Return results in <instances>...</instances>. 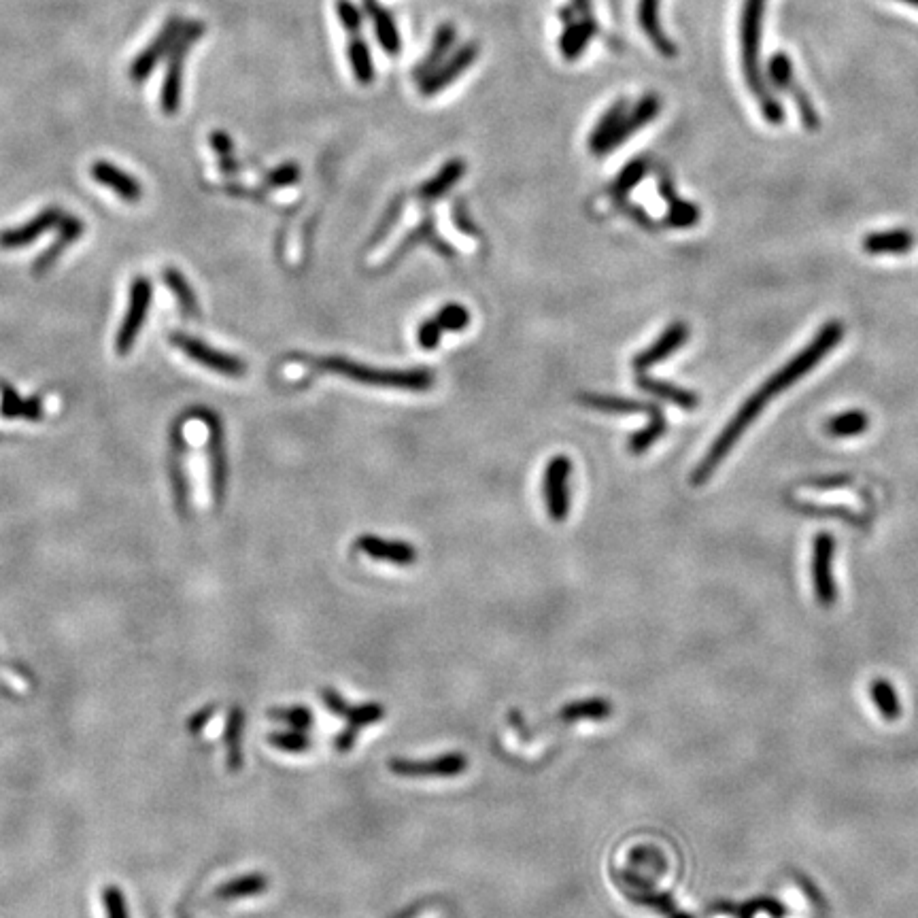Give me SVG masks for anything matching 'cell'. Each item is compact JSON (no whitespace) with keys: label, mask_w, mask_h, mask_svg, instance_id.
<instances>
[{"label":"cell","mask_w":918,"mask_h":918,"mask_svg":"<svg viewBox=\"0 0 918 918\" xmlns=\"http://www.w3.org/2000/svg\"><path fill=\"white\" fill-rule=\"evenodd\" d=\"M768 0H744L742 7V20H740V49H742V71L748 83V90L759 102V109L765 117V122L778 126L785 122V109L778 105L776 98L765 85L759 66V43H761V26H763V13Z\"/></svg>","instance_id":"1"},{"label":"cell","mask_w":918,"mask_h":918,"mask_svg":"<svg viewBox=\"0 0 918 918\" xmlns=\"http://www.w3.org/2000/svg\"><path fill=\"white\" fill-rule=\"evenodd\" d=\"M315 368L326 370L338 377L351 379L362 385L374 387H394V389H408V391H428L434 385V372L428 368H413V370H383L372 368L366 364H357L347 360V357H321V360L311 362Z\"/></svg>","instance_id":"2"},{"label":"cell","mask_w":918,"mask_h":918,"mask_svg":"<svg viewBox=\"0 0 918 918\" xmlns=\"http://www.w3.org/2000/svg\"><path fill=\"white\" fill-rule=\"evenodd\" d=\"M842 338H844L842 321L838 319L827 321L825 326L819 330V334H816L802 351L795 353L785 366L776 370L772 377L761 385L765 396L772 400L780 396L782 391H787L791 385H795L799 379H804L814 366H819L825 360V355L829 351H833L842 343Z\"/></svg>","instance_id":"3"},{"label":"cell","mask_w":918,"mask_h":918,"mask_svg":"<svg viewBox=\"0 0 918 918\" xmlns=\"http://www.w3.org/2000/svg\"><path fill=\"white\" fill-rule=\"evenodd\" d=\"M768 402H770V398L765 396V391L761 387L755 391L751 398H746L742 402V406L738 408L736 415L727 421V425L721 430V434L714 438V442L708 447L702 462L697 464L695 470L691 472V485L693 487H702V485H706L710 481V476L714 474V470H717L723 464V459L727 457V453L736 447V442L742 438V434L748 428H751L753 421L763 413V408L768 406Z\"/></svg>","instance_id":"4"},{"label":"cell","mask_w":918,"mask_h":918,"mask_svg":"<svg viewBox=\"0 0 918 918\" xmlns=\"http://www.w3.org/2000/svg\"><path fill=\"white\" fill-rule=\"evenodd\" d=\"M204 32H207V24H202L200 20H185L179 37L173 45V49L168 51V66H166V75L162 83V111L166 115H173L179 111L181 105V90H183V66L187 56H190V49L194 43H198Z\"/></svg>","instance_id":"5"},{"label":"cell","mask_w":918,"mask_h":918,"mask_svg":"<svg viewBox=\"0 0 918 918\" xmlns=\"http://www.w3.org/2000/svg\"><path fill=\"white\" fill-rule=\"evenodd\" d=\"M323 702H326V706L336 714V717H345L349 721L345 734H340L338 740H336V751L338 753H349L357 734H360V729L364 725H372V723L381 721L383 714H385L381 704H364V706L353 708L332 689L323 691Z\"/></svg>","instance_id":"6"},{"label":"cell","mask_w":918,"mask_h":918,"mask_svg":"<svg viewBox=\"0 0 918 918\" xmlns=\"http://www.w3.org/2000/svg\"><path fill=\"white\" fill-rule=\"evenodd\" d=\"M185 20L181 15H168L166 17V22L162 24V28L158 30L156 37L151 39V43L141 51L139 56H136L130 64V79L134 83H141L145 81L151 73H153V68H156L166 56H168V51L173 49L177 37H179V32L183 28Z\"/></svg>","instance_id":"7"},{"label":"cell","mask_w":918,"mask_h":918,"mask_svg":"<svg viewBox=\"0 0 918 918\" xmlns=\"http://www.w3.org/2000/svg\"><path fill=\"white\" fill-rule=\"evenodd\" d=\"M570 476L572 462L566 455H555L544 468V500H547L549 517L557 523L566 521L570 513Z\"/></svg>","instance_id":"8"},{"label":"cell","mask_w":918,"mask_h":918,"mask_svg":"<svg viewBox=\"0 0 918 918\" xmlns=\"http://www.w3.org/2000/svg\"><path fill=\"white\" fill-rule=\"evenodd\" d=\"M833 555H836V542L829 534L814 536L812 542V585L816 600L821 606H831L838 600L836 578H833Z\"/></svg>","instance_id":"9"},{"label":"cell","mask_w":918,"mask_h":918,"mask_svg":"<svg viewBox=\"0 0 918 918\" xmlns=\"http://www.w3.org/2000/svg\"><path fill=\"white\" fill-rule=\"evenodd\" d=\"M476 58H479V45L466 43L455 49L453 54L442 60L430 75H425L419 81L421 96H434L442 90H447L457 77H462L468 71Z\"/></svg>","instance_id":"10"},{"label":"cell","mask_w":918,"mask_h":918,"mask_svg":"<svg viewBox=\"0 0 918 918\" xmlns=\"http://www.w3.org/2000/svg\"><path fill=\"white\" fill-rule=\"evenodd\" d=\"M173 345L179 347L187 357H192L194 362L207 366L209 370H215L224 377H243L247 372V364L243 360H238L234 355L221 353L217 349H211L209 345L200 343V340L185 336V334H173Z\"/></svg>","instance_id":"11"},{"label":"cell","mask_w":918,"mask_h":918,"mask_svg":"<svg viewBox=\"0 0 918 918\" xmlns=\"http://www.w3.org/2000/svg\"><path fill=\"white\" fill-rule=\"evenodd\" d=\"M468 323H470V313L464 304H457V302H451L447 306H442V309L430 317V319H425L419 330H417V340H419V347L423 349H436L440 345V338L442 334H447V332H462L468 328Z\"/></svg>","instance_id":"12"},{"label":"cell","mask_w":918,"mask_h":918,"mask_svg":"<svg viewBox=\"0 0 918 918\" xmlns=\"http://www.w3.org/2000/svg\"><path fill=\"white\" fill-rule=\"evenodd\" d=\"M149 302H151V285H149V281L147 279H136L132 283L128 313L124 317V323H122V328H119L117 340H115V351L119 355H126L132 349L134 340H136V336H139V332L143 328V321L147 317Z\"/></svg>","instance_id":"13"},{"label":"cell","mask_w":918,"mask_h":918,"mask_svg":"<svg viewBox=\"0 0 918 918\" xmlns=\"http://www.w3.org/2000/svg\"><path fill=\"white\" fill-rule=\"evenodd\" d=\"M389 770L398 776H457L468 770V759L462 753H449L430 761L391 759Z\"/></svg>","instance_id":"14"},{"label":"cell","mask_w":918,"mask_h":918,"mask_svg":"<svg viewBox=\"0 0 918 918\" xmlns=\"http://www.w3.org/2000/svg\"><path fill=\"white\" fill-rule=\"evenodd\" d=\"M687 340H689V326H687V323L685 321H674L672 326L666 332H663L649 349L640 351L634 357V362H632L634 370L636 372H644V370L653 368L655 364H661L663 360H668L672 353H676L680 347H685Z\"/></svg>","instance_id":"15"},{"label":"cell","mask_w":918,"mask_h":918,"mask_svg":"<svg viewBox=\"0 0 918 918\" xmlns=\"http://www.w3.org/2000/svg\"><path fill=\"white\" fill-rule=\"evenodd\" d=\"M355 547L370 559L387 561L394 566H413L417 561V549L413 544L400 540H385L381 536L364 534L355 540Z\"/></svg>","instance_id":"16"},{"label":"cell","mask_w":918,"mask_h":918,"mask_svg":"<svg viewBox=\"0 0 918 918\" xmlns=\"http://www.w3.org/2000/svg\"><path fill=\"white\" fill-rule=\"evenodd\" d=\"M661 109V102L655 94H649V96H644L640 98L638 105L625 113V117L621 119V124L617 126L615 134H612V139H610V145H608V151L610 149H617L619 145H623L627 139H632V134H636L640 128H644L646 124H651L653 119L657 117Z\"/></svg>","instance_id":"17"},{"label":"cell","mask_w":918,"mask_h":918,"mask_svg":"<svg viewBox=\"0 0 918 918\" xmlns=\"http://www.w3.org/2000/svg\"><path fill=\"white\" fill-rule=\"evenodd\" d=\"M92 177L94 181H98L100 185H107L109 190H113L117 196H122L124 200L128 202H136L141 196H143V190H141V183L136 181L134 177L126 175L122 168H117L109 162H94L92 164Z\"/></svg>","instance_id":"18"},{"label":"cell","mask_w":918,"mask_h":918,"mask_svg":"<svg viewBox=\"0 0 918 918\" xmlns=\"http://www.w3.org/2000/svg\"><path fill=\"white\" fill-rule=\"evenodd\" d=\"M638 24L661 56H676V47L666 37V32H663L659 22V0H638Z\"/></svg>","instance_id":"19"},{"label":"cell","mask_w":918,"mask_h":918,"mask_svg":"<svg viewBox=\"0 0 918 918\" xmlns=\"http://www.w3.org/2000/svg\"><path fill=\"white\" fill-rule=\"evenodd\" d=\"M364 9L370 17V22L374 26V34H377V41L383 47L387 56H398L400 54V32L394 22V17L387 9H383L377 0H364Z\"/></svg>","instance_id":"20"},{"label":"cell","mask_w":918,"mask_h":918,"mask_svg":"<svg viewBox=\"0 0 918 918\" xmlns=\"http://www.w3.org/2000/svg\"><path fill=\"white\" fill-rule=\"evenodd\" d=\"M60 219H62V213L58 209H49V211L41 213L39 217H34L32 221H28L26 226L15 228V230H7V232L0 234V247H5V249L24 247V245L32 243L34 238H39L43 232L54 228Z\"/></svg>","instance_id":"21"},{"label":"cell","mask_w":918,"mask_h":918,"mask_svg":"<svg viewBox=\"0 0 918 918\" xmlns=\"http://www.w3.org/2000/svg\"><path fill=\"white\" fill-rule=\"evenodd\" d=\"M861 247L870 255H884V253H908L914 247V234L910 230L897 228V230H882L863 236Z\"/></svg>","instance_id":"22"},{"label":"cell","mask_w":918,"mask_h":918,"mask_svg":"<svg viewBox=\"0 0 918 918\" xmlns=\"http://www.w3.org/2000/svg\"><path fill=\"white\" fill-rule=\"evenodd\" d=\"M636 385L640 389H644L646 394H653L657 398L668 400V402L676 404L678 408H683V411H693L695 406H700V396L693 394V391L683 389V387H676L672 383H663V381L651 379V377H646L644 372H638Z\"/></svg>","instance_id":"23"},{"label":"cell","mask_w":918,"mask_h":918,"mask_svg":"<svg viewBox=\"0 0 918 918\" xmlns=\"http://www.w3.org/2000/svg\"><path fill=\"white\" fill-rule=\"evenodd\" d=\"M598 32V24H595L591 17H583V20H576L566 26L564 34L559 39V51L561 56L566 60H576L581 58L585 47L593 39V34Z\"/></svg>","instance_id":"24"},{"label":"cell","mask_w":918,"mask_h":918,"mask_svg":"<svg viewBox=\"0 0 918 918\" xmlns=\"http://www.w3.org/2000/svg\"><path fill=\"white\" fill-rule=\"evenodd\" d=\"M625 113H627V100H617L615 105L608 107V111L600 117L598 126L591 130V136H589L591 153H595V156H604V153H608V145H610L612 134H615L617 126L621 124V119L625 117Z\"/></svg>","instance_id":"25"},{"label":"cell","mask_w":918,"mask_h":918,"mask_svg":"<svg viewBox=\"0 0 918 918\" xmlns=\"http://www.w3.org/2000/svg\"><path fill=\"white\" fill-rule=\"evenodd\" d=\"M455 37H457V32H455L453 24H442V26H438V30H436V34H434V41H432V45H430V51H428V54L423 56V60L415 66V73H413L415 79L421 81L425 75H430V73L434 71V68L449 56V51H451V47H453V43H455Z\"/></svg>","instance_id":"26"},{"label":"cell","mask_w":918,"mask_h":918,"mask_svg":"<svg viewBox=\"0 0 918 918\" xmlns=\"http://www.w3.org/2000/svg\"><path fill=\"white\" fill-rule=\"evenodd\" d=\"M581 400L589 408H595V411H602V413H642V415H649V417L661 413V408L657 404H644V402H638V400L617 398V396L583 394Z\"/></svg>","instance_id":"27"},{"label":"cell","mask_w":918,"mask_h":918,"mask_svg":"<svg viewBox=\"0 0 918 918\" xmlns=\"http://www.w3.org/2000/svg\"><path fill=\"white\" fill-rule=\"evenodd\" d=\"M464 173H466L464 160H449L428 183H423L419 187V196L425 200H436L440 196H445L451 187L464 177Z\"/></svg>","instance_id":"28"},{"label":"cell","mask_w":918,"mask_h":918,"mask_svg":"<svg viewBox=\"0 0 918 918\" xmlns=\"http://www.w3.org/2000/svg\"><path fill=\"white\" fill-rule=\"evenodd\" d=\"M661 196L670 202V213H668V226L672 228H691L700 221V209L695 207L691 202H685L676 198L672 185L668 181H661Z\"/></svg>","instance_id":"29"},{"label":"cell","mask_w":918,"mask_h":918,"mask_svg":"<svg viewBox=\"0 0 918 918\" xmlns=\"http://www.w3.org/2000/svg\"><path fill=\"white\" fill-rule=\"evenodd\" d=\"M870 428V417L863 411H846L825 421V434L833 438H853Z\"/></svg>","instance_id":"30"},{"label":"cell","mask_w":918,"mask_h":918,"mask_svg":"<svg viewBox=\"0 0 918 918\" xmlns=\"http://www.w3.org/2000/svg\"><path fill=\"white\" fill-rule=\"evenodd\" d=\"M610 712H612V706L606 700H600V697H595V700L572 702L566 708H561L559 719L566 721V723L585 721V719H589V721H604V719L610 717Z\"/></svg>","instance_id":"31"},{"label":"cell","mask_w":918,"mask_h":918,"mask_svg":"<svg viewBox=\"0 0 918 918\" xmlns=\"http://www.w3.org/2000/svg\"><path fill=\"white\" fill-rule=\"evenodd\" d=\"M347 56H349L353 77L360 81L362 85L372 83L374 81V64H372V56H370V49H368L366 41H362L360 37H353L349 41V45H347Z\"/></svg>","instance_id":"32"},{"label":"cell","mask_w":918,"mask_h":918,"mask_svg":"<svg viewBox=\"0 0 918 918\" xmlns=\"http://www.w3.org/2000/svg\"><path fill=\"white\" fill-rule=\"evenodd\" d=\"M872 700H874L882 719H887V721H897L899 719V714H901L899 697H897L895 689L887 683V680H882V678L874 680V683H872Z\"/></svg>","instance_id":"33"},{"label":"cell","mask_w":918,"mask_h":918,"mask_svg":"<svg viewBox=\"0 0 918 918\" xmlns=\"http://www.w3.org/2000/svg\"><path fill=\"white\" fill-rule=\"evenodd\" d=\"M666 428H668V425H666V417H663V413L653 415L649 425H646L644 430L636 432L632 438H629L627 449L632 451L634 455L649 451L653 447V442H657V438H661L663 434H666Z\"/></svg>","instance_id":"34"},{"label":"cell","mask_w":918,"mask_h":918,"mask_svg":"<svg viewBox=\"0 0 918 918\" xmlns=\"http://www.w3.org/2000/svg\"><path fill=\"white\" fill-rule=\"evenodd\" d=\"M164 279H166V283L170 285V289H173V292H175V296H177V300H179V304H181L183 313L196 317V315H198V302H196V298H194V294H192L190 283H187V281L183 279L181 272L175 270V268H166V270H164Z\"/></svg>","instance_id":"35"},{"label":"cell","mask_w":918,"mask_h":918,"mask_svg":"<svg viewBox=\"0 0 918 918\" xmlns=\"http://www.w3.org/2000/svg\"><path fill=\"white\" fill-rule=\"evenodd\" d=\"M211 457H213V489L217 500L224 496L226 487V464H224V447H221V432L219 425L211 423Z\"/></svg>","instance_id":"36"},{"label":"cell","mask_w":918,"mask_h":918,"mask_svg":"<svg viewBox=\"0 0 918 918\" xmlns=\"http://www.w3.org/2000/svg\"><path fill=\"white\" fill-rule=\"evenodd\" d=\"M646 162L644 160H634V162H629L621 173L619 177L615 179V183H612V196H617V198H625L629 192L634 190V187L644 179L646 175Z\"/></svg>","instance_id":"37"},{"label":"cell","mask_w":918,"mask_h":918,"mask_svg":"<svg viewBox=\"0 0 918 918\" xmlns=\"http://www.w3.org/2000/svg\"><path fill=\"white\" fill-rule=\"evenodd\" d=\"M768 79L776 85L778 90H789V85L795 81L793 77V62L787 54H776L768 62Z\"/></svg>","instance_id":"38"},{"label":"cell","mask_w":918,"mask_h":918,"mask_svg":"<svg viewBox=\"0 0 918 918\" xmlns=\"http://www.w3.org/2000/svg\"><path fill=\"white\" fill-rule=\"evenodd\" d=\"M336 15H338V22L343 24V28L347 32H351L353 37L357 32L362 30V24H364V13L357 9V5H353L351 0H336Z\"/></svg>","instance_id":"39"},{"label":"cell","mask_w":918,"mask_h":918,"mask_svg":"<svg viewBox=\"0 0 918 918\" xmlns=\"http://www.w3.org/2000/svg\"><path fill=\"white\" fill-rule=\"evenodd\" d=\"M266 887H268L266 878H264V876H260V874H255V876H247V878H243V880H236V882H232L230 887H226V889H224V893H221V895H224V897H236V895H238V897H241V895H258V893L266 891Z\"/></svg>","instance_id":"40"},{"label":"cell","mask_w":918,"mask_h":918,"mask_svg":"<svg viewBox=\"0 0 918 918\" xmlns=\"http://www.w3.org/2000/svg\"><path fill=\"white\" fill-rule=\"evenodd\" d=\"M81 230H83V226L79 224L77 219L66 221V224H64V230H62V234H60V241H58L54 247H51V249L45 253V258H43V260L37 264V268H39V270H41V268H45V266H47L51 260L56 258V253H58L62 247H66L68 243H73V241H75V236H77Z\"/></svg>","instance_id":"41"},{"label":"cell","mask_w":918,"mask_h":918,"mask_svg":"<svg viewBox=\"0 0 918 918\" xmlns=\"http://www.w3.org/2000/svg\"><path fill=\"white\" fill-rule=\"evenodd\" d=\"M275 719L285 721L292 729L304 731L313 725V714L309 708H289V710H275Z\"/></svg>","instance_id":"42"},{"label":"cell","mask_w":918,"mask_h":918,"mask_svg":"<svg viewBox=\"0 0 918 918\" xmlns=\"http://www.w3.org/2000/svg\"><path fill=\"white\" fill-rule=\"evenodd\" d=\"M270 742L275 744L277 748H281V751H292V753H300V751H306V746H309V738H306L304 731H285V734H279V736H272Z\"/></svg>","instance_id":"43"},{"label":"cell","mask_w":918,"mask_h":918,"mask_svg":"<svg viewBox=\"0 0 918 918\" xmlns=\"http://www.w3.org/2000/svg\"><path fill=\"white\" fill-rule=\"evenodd\" d=\"M211 145L215 149L217 156L221 158V166H224L228 173H232L230 168H234V162H232V141H230V136L226 132H213L211 134Z\"/></svg>","instance_id":"44"},{"label":"cell","mask_w":918,"mask_h":918,"mask_svg":"<svg viewBox=\"0 0 918 918\" xmlns=\"http://www.w3.org/2000/svg\"><path fill=\"white\" fill-rule=\"evenodd\" d=\"M298 179H300V168H298V164H283V166H279L277 170H272V173L268 175V183H270V185H277V187L294 185Z\"/></svg>","instance_id":"45"},{"label":"cell","mask_w":918,"mask_h":918,"mask_svg":"<svg viewBox=\"0 0 918 918\" xmlns=\"http://www.w3.org/2000/svg\"><path fill=\"white\" fill-rule=\"evenodd\" d=\"M105 904L109 910V918H128L126 916V906H124V897L117 889H107L105 891Z\"/></svg>","instance_id":"46"},{"label":"cell","mask_w":918,"mask_h":918,"mask_svg":"<svg viewBox=\"0 0 918 918\" xmlns=\"http://www.w3.org/2000/svg\"><path fill=\"white\" fill-rule=\"evenodd\" d=\"M241 723H243V717H241V712H234V717H232V723H230V763H232V768L236 770V759L241 761V755H238V738H241Z\"/></svg>","instance_id":"47"},{"label":"cell","mask_w":918,"mask_h":918,"mask_svg":"<svg viewBox=\"0 0 918 918\" xmlns=\"http://www.w3.org/2000/svg\"><path fill=\"white\" fill-rule=\"evenodd\" d=\"M398 213H400V204H394V209H391V213H389V215H387V217L383 219V224L379 226V230H377V234H374V236H372V241H374V243H379V241H381V238L385 236V232H387V230H389L391 226H394V224H396V217H398Z\"/></svg>","instance_id":"48"},{"label":"cell","mask_w":918,"mask_h":918,"mask_svg":"<svg viewBox=\"0 0 918 918\" xmlns=\"http://www.w3.org/2000/svg\"><path fill=\"white\" fill-rule=\"evenodd\" d=\"M572 5H574L578 15L591 17V0H572Z\"/></svg>","instance_id":"49"},{"label":"cell","mask_w":918,"mask_h":918,"mask_svg":"<svg viewBox=\"0 0 918 918\" xmlns=\"http://www.w3.org/2000/svg\"><path fill=\"white\" fill-rule=\"evenodd\" d=\"M419 910H421V904H415L413 908H408V910H404V912H402V914H398L396 918H415V916L419 914Z\"/></svg>","instance_id":"50"},{"label":"cell","mask_w":918,"mask_h":918,"mask_svg":"<svg viewBox=\"0 0 918 918\" xmlns=\"http://www.w3.org/2000/svg\"><path fill=\"white\" fill-rule=\"evenodd\" d=\"M899 3H906V5H912L918 9V0H899Z\"/></svg>","instance_id":"51"}]
</instances>
